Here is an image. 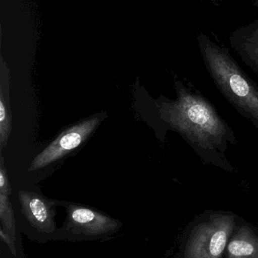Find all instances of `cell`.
<instances>
[{"label": "cell", "mask_w": 258, "mask_h": 258, "mask_svg": "<svg viewBox=\"0 0 258 258\" xmlns=\"http://www.w3.org/2000/svg\"><path fill=\"white\" fill-rule=\"evenodd\" d=\"M175 89V100L158 102L161 119L181 135L204 163L234 171L225 156L229 144L238 142L233 129L199 91L181 80H176Z\"/></svg>", "instance_id": "6da1fadb"}, {"label": "cell", "mask_w": 258, "mask_h": 258, "mask_svg": "<svg viewBox=\"0 0 258 258\" xmlns=\"http://www.w3.org/2000/svg\"><path fill=\"white\" fill-rule=\"evenodd\" d=\"M198 48L208 72L217 88L238 113L258 129V86L251 80L230 51L207 35L197 36Z\"/></svg>", "instance_id": "7a4b0ae2"}, {"label": "cell", "mask_w": 258, "mask_h": 258, "mask_svg": "<svg viewBox=\"0 0 258 258\" xmlns=\"http://www.w3.org/2000/svg\"><path fill=\"white\" fill-rule=\"evenodd\" d=\"M233 215L215 214L200 224L186 245L185 258H221L234 230Z\"/></svg>", "instance_id": "3957f363"}, {"label": "cell", "mask_w": 258, "mask_h": 258, "mask_svg": "<svg viewBox=\"0 0 258 258\" xmlns=\"http://www.w3.org/2000/svg\"><path fill=\"white\" fill-rule=\"evenodd\" d=\"M100 123L98 117L89 118L64 131L53 142L33 159L30 171L48 166L80 147Z\"/></svg>", "instance_id": "277c9868"}, {"label": "cell", "mask_w": 258, "mask_h": 258, "mask_svg": "<svg viewBox=\"0 0 258 258\" xmlns=\"http://www.w3.org/2000/svg\"><path fill=\"white\" fill-rule=\"evenodd\" d=\"M68 227L74 233L86 236H102L115 231L118 223L92 209L70 205L68 208Z\"/></svg>", "instance_id": "5b68a950"}, {"label": "cell", "mask_w": 258, "mask_h": 258, "mask_svg": "<svg viewBox=\"0 0 258 258\" xmlns=\"http://www.w3.org/2000/svg\"><path fill=\"white\" fill-rule=\"evenodd\" d=\"M19 199L23 213L32 226L45 233L54 230V212L48 201L37 194L27 191H21Z\"/></svg>", "instance_id": "8992f818"}, {"label": "cell", "mask_w": 258, "mask_h": 258, "mask_svg": "<svg viewBox=\"0 0 258 258\" xmlns=\"http://www.w3.org/2000/svg\"><path fill=\"white\" fill-rule=\"evenodd\" d=\"M230 43L242 61L258 76V20L235 30L230 35Z\"/></svg>", "instance_id": "52a82bcc"}, {"label": "cell", "mask_w": 258, "mask_h": 258, "mask_svg": "<svg viewBox=\"0 0 258 258\" xmlns=\"http://www.w3.org/2000/svg\"><path fill=\"white\" fill-rule=\"evenodd\" d=\"M227 257L258 258V236L248 227H241L229 241Z\"/></svg>", "instance_id": "ba28073f"}, {"label": "cell", "mask_w": 258, "mask_h": 258, "mask_svg": "<svg viewBox=\"0 0 258 258\" xmlns=\"http://www.w3.org/2000/svg\"><path fill=\"white\" fill-rule=\"evenodd\" d=\"M3 86L0 89V147L1 150L7 145L8 140L12 129V113L9 104V74L5 80L1 78Z\"/></svg>", "instance_id": "9c48e42d"}, {"label": "cell", "mask_w": 258, "mask_h": 258, "mask_svg": "<svg viewBox=\"0 0 258 258\" xmlns=\"http://www.w3.org/2000/svg\"><path fill=\"white\" fill-rule=\"evenodd\" d=\"M0 218L2 224L6 226L8 230L10 231L15 230L13 209L9 196L3 194H0Z\"/></svg>", "instance_id": "30bf717a"}, {"label": "cell", "mask_w": 258, "mask_h": 258, "mask_svg": "<svg viewBox=\"0 0 258 258\" xmlns=\"http://www.w3.org/2000/svg\"><path fill=\"white\" fill-rule=\"evenodd\" d=\"M1 166H0V194L10 196L12 194L10 183L8 177L7 169L4 166V161L1 156Z\"/></svg>", "instance_id": "8fae6325"}, {"label": "cell", "mask_w": 258, "mask_h": 258, "mask_svg": "<svg viewBox=\"0 0 258 258\" xmlns=\"http://www.w3.org/2000/svg\"><path fill=\"white\" fill-rule=\"evenodd\" d=\"M0 236H1V239L7 244L8 246L11 248L12 252L15 255V247H14L13 243H12V241H11L10 238H9V234L8 233H5L4 230L3 228H1V230H0Z\"/></svg>", "instance_id": "7c38bea8"}, {"label": "cell", "mask_w": 258, "mask_h": 258, "mask_svg": "<svg viewBox=\"0 0 258 258\" xmlns=\"http://www.w3.org/2000/svg\"><path fill=\"white\" fill-rule=\"evenodd\" d=\"M208 1L212 2L214 4H218V3H221V2L224 1V0H208Z\"/></svg>", "instance_id": "4fadbf2b"}, {"label": "cell", "mask_w": 258, "mask_h": 258, "mask_svg": "<svg viewBox=\"0 0 258 258\" xmlns=\"http://www.w3.org/2000/svg\"><path fill=\"white\" fill-rule=\"evenodd\" d=\"M253 6H254V7L258 8V0L254 1V3H253Z\"/></svg>", "instance_id": "5bb4252c"}]
</instances>
